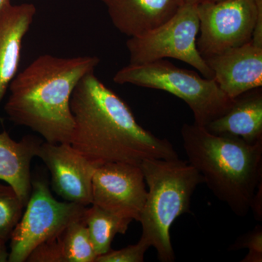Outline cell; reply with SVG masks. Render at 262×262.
Masks as SVG:
<instances>
[{
	"mask_svg": "<svg viewBox=\"0 0 262 262\" xmlns=\"http://www.w3.org/2000/svg\"><path fill=\"white\" fill-rule=\"evenodd\" d=\"M42 142L31 135L16 141L6 131L0 133V179L15 189L25 205L32 191L31 163Z\"/></svg>",
	"mask_w": 262,
	"mask_h": 262,
	"instance_id": "obj_14",
	"label": "cell"
},
{
	"mask_svg": "<svg viewBox=\"0 0 262 262\" xmlns=\"http://www.w3.org/2000/svg\"><path fill=\"white\" fill-rule=\"evenodd\" d=\"M37 157L49 170L52 189L58 195L81 206L91 205L94 164L70 144L42 142Z\"/></svg>",
	"mask_w": 262,
	"mask_h": 262,
	"instance_id": "obj_10",
	"label": "cell"
},
{
	"mask_svg": "<svg viewBox=\"0 0 262 262\" xmlns=\"http://www.w3.org/2000/svg\"><path fill=\"white\" fill-rule=\"evenodd\" d=\"M199 27L196 5L186 3L166 23L127 39L130 64L174 58L192 66L203 77L213 79V72L196 48Z\"/></svg>",
	"mask_w": 262,
	"mask_h": 262,
	"instance_id": "obj_7",
	"label": "cell"
},
{
	"mask_svg": "<svg viewBox=\"0 0 262 262\" xmlns=\"http://www.w3.org/2000/svg\"><path fill=\"white\" fill-rule=\"evenodd\" d=\"M113 25L129 38L139 37L166 23L185 0H101Z\"/></svg>",
	"mask_w": 262,
	"mask_h": 262,
	"instance_id": "obj_12",
	"label": "cell"
},
{
	"mask_svg": "<svg viewBox=\"0 0 262 262\" xmlns=\"http://www.w3.org/2000/svg\"><path fill=\"white\" fill-rule=\"evenodd\" d=\"M231 251L248 249L243 262L262 261V227L257 225L253 230L238 237L229 248Z\"/></svg>",
	"mask_w": 262,
	"mask_h": 262,
	"instance_id": "obj_19",
	"label": "cell"
},
{
	"mask_svg": "<svg viewBox=\"0 0 262 262\" xmlns=\"http://www.w3.org/2000/svg\"><path fill=\"white\" fill-rule=\"evenodd\" d=\"M99 63L96 56L38 57L10 82L5 113L15 125L32 129L46 142L70 144L75 129L72 93Z\"/></svg>",
	"mask_w": 262,
	"mask_h": 262,
	"instance_id": "obj_2",
	"label": "cell"
},
{
	"mask_svg": "<svg viewBox=\"0 0 262 262\" xmlns=\"http://www.w3.org/2000/svg\"><path fill=\"white\" fill-rule=\"evenodd\" d=\"M113 80L119 84L160 90L181 98L192 110L194 123L203 127L227 113L233 102V98L222 91L214 79L179 68L166 59L129 63L115 74Z\"/></svg>",
	"mask_w": 262,
	"mask_h": 262,
	"instance_id": "obj_5",
	"label": "cell"
},
{
	"mask_svg": "<svg viewBox=\"0 0 262 262\" xmlns=\"http://www.w3.org/2000/svg\"><path fill=\"white\" fill-rule=\"evenodd\" d=\"M188 163L196 169L217 199L244 217L262 182V141L248 143L236 136L213 134L195 123L181 129Z\"/></svg>",
	"mask_w": 262,
	"mask_h": 262,
	"instance_id": "obj_3",
	"label": "cell"
},
{
	"mask_svg": "<svg viewBox=\"0 0 262 262\" xmlns=\"http://www.w3.org/2000/svg\"><path fill=\"white\" fill-rule=\"evenodd\" d=\"M151 247L142 238L135 245H130L120 250H110L107 253L98 256L96 262H143L146 251Z\"/></svg>",
	"mask_w": 262,
	"mask_h": 262,
	"instance_id": "obj_20",
	"label": "cell"
},
{
	"mask_svg": "<svg viewBox=\"0 0 262 262\" xmlns=\"http://www.w3.org/2000/svg\"><path fill=\"white\" fill-rule=\"evenodd\" d=\"M25 207L10 239L9 262L27 261L39 244L59 234L72 222L83 220L87 208L57 201L44 177L32 179V191Z\"/></svg>",
	"mask_w": 262,
	"mask_h": 262,
	"instance_id": "obj_6",
	"label": "cell"
},
{
	"mask_svg": "<svg viewBox=\"0 0 262 262\" xmlns=\"http://www.w3.org/2000/svg\"><path fill=\"white\" fill-rule=\"evenodd\" d=\"M56 239L61 262H96L98 256L84 219L67 226Z\"/></svg>",
	"mask_w": 262,
	"mask_h": 262,
	"instance_id": "obj_17",
	"label": "cell"
},
{
	"mask_svg": "<svg viewBox=\"0 0 262 262\" xmlns=\"http://www.w3.org/2000/svg\"><path fill=\"white\" fill-rule=\"evenodd\" d=\"M25 206L11 186L0 184V239L9 241Z\"/></svg>",
	"mask_w": 262,
	"mask_h": 262,
	"instance_id": "obj_18",
	"label": "cell"
},
{
	"mask_svg": "<svg viewBox=\"0 0 262 262\" xmlns=\"http://www.w3.org/2000/svg\"><path fill=\"white\" fill-rule=\"evenodd\" d=\"M37 13L32 3H8L0 10V103L17 75L22 44Z\"/></svg>",
	"mask_w": 262,
	"mask_h": 262,
	"instance_id": "obj_13",
	"label": "cell"
},
{
	"mask_svg": "<svg viewBox=\"0 0 262 262\" xmlns=\"http://www.w3.org/2000/svg\"><path fill=\"white\" fill-rule=\"evenodd\" d=\"M11 3L10 0H0V10L8 3Z\"/></svg>",
	"mask_w": 262,
	"mask_h": 262,
	"instance_id": "obj_24",
	"label": "cell"
},
{
	"mask_svg": "<svg viewBox=\"0 0 262 262\" xmlns=\"http://www.w3.org/2000/svg\"><path fill=\"white\" fill-rule=\"evenodd\" d=\"M147 189L140 165L111 162L96 167L92 203L139 222Z\"/></svg>",
	"mask_w": 262,
	"mask_h": 262,
	"instance_id": "obj_9",
	"label": "cell"
},
{
	"mask_svg": "<svg viewBox=\"0 0 262 262\" xmlns=\"http://www.w3.org/2000/svg\"><path fill=\"white\" fill-rule=\"evenodd\" d=\"M140 168L149 190L141 211V238L156 249L162 262L175 261L170 228L184 213H190L191 200L203 177L188 161L146 159Z\"/></svg>",
	"mask_w": 262,
	"mask_h": 262,
	"instance_id": "obj_4",
	"label": "cell"
},
{
	"mask_svg": "<svg viewBox=\"0 0 262 262\" xmlns=\"http://www.w3.org/2000/svg\"><path fill=\"white\" fill-rule=\"evenodd\" d=\"M205 127L212 134L236 136L251 144L262 141L261 87L233 98L228 111Z\"/></svg>",
	"mask_w": 262,
	"mask_h": 262,
	"instance_id": "obj_15",
	"label": "cell"
},
{
	"mask_svg": "<svg viewBox=\"0 0 262 262\" xmlns=\"http://www.w3.org/2000/svg\"><path fill=\"white\" fill-rule=\"evenodd\" d=\"M229 98L262 86V46L251 41L205 60Z\"/></svg>",
	"mask_w": 262,
	"mask_h": 262,
	"instance_id": "obj_11",
	"label": "cell"
},
{
	"mask_svg": "<svg viewBox=\"0 0 262 262\" xmlns=\"http://www.w3.org/2000/svg\"><path fill=\"white\" fill-rule=\"evenodd\" d=\"M262 182L258 184L256 193L251 203V210L253 212L255 219L257 221L262 220Z\"/></svg>",
	"mask_w": 262,
	"mask_h": 262,
	"instance_id": "obj_21",
	"label": "cell"
},
{
	"mask_svg": "<svg viewBox=\"0 0 262 262\" xmlns=\"http://www.w3.org/2000/svg\"><path fill=\"white\" fill-rule=\"evenodd\" d=\"M196 48L206 60L251 41L262 0H220L196 5Z\"/></svg>",
	"mask_w": 262,
	"mask_h": 262,
	"instance_id": "obj_8",
	"label": "cell"
},
{
	"mask_svg": "<svg viewBox=\"0 0 262 262\" xmlns=\"http://www.w3.org/2000/svg\"><path fill=\"white\" fill-rule=\"evenodd\" d=\"M133 220L101 207L91 205L84 212V222L97 256L111 250V245L117 234L126 233ZM97 256V257H98Z\"/></svg>",
	"mask_w": 262,
	"mask_h": 262,
	"instance_id": "obj_16",
	"label": "cell"
},
{
	"mask_svg": "<svg viewBox=\"0 0 262 262\" xmlns=\"http://www.w3.org/2000/svg\"><path fill=\"white\" fill-rule=\"evenodd\" d=\"M6 243L0 239V262H7L9 261L10 253L6 247Z\"/></svg>",
	"mask_w": 262,
	"mask_h": 262,
	"instance_id": "obj_22",
	"label": "cell"
},
{
	"mask_svg": "<svg viewBox=\"0 0 262 262\" xmlns=\"http://www.w3.org/2000/svg\"><path fill=\"white\" fill-rule=\"evenodd\" d=\"M220 1V0H185L187 4L192 5H198L203 4V3H215V2Z\"/></svg>",
	"mask_w": 262,
	"mask_h": 262,
	"instance_id": "obj_23",
	"label": "cell"
},
{
	"mask_svg": "<svg viewBox=\"0 0 262 262\" xmlns=\"http://www.w3.org/2000/svg\"><path fill=\"white\" fill-rule=\"evenodd\" d=\"M94 72L84 76L72 93L75 129L71 145L96 167L179 158L173 144L141 127L127 103Z\"/></svg>",
	"mask_w": 262,
	"mask_h": 262,
	"instance_id": "obj_1",
	"label": "cell"
}]
</instances>
